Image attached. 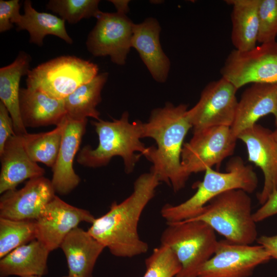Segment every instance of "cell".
Masks as SVG:
<instances>
[{
    "instance_id": "21",
    "label": "cell",
    "mask_w": 277,
    "mask_h": 277,
    "mask_svg": "<svg viewBox=\"0 0 277 277\" xmlns=\"http://www.w3.org/2000/svg\"><path fill=\"white\" fill-rule=\"evenodd\" d=\"M19 107L25 127L59 125L66 115L64 100L52 97L37 89L21 88Z\"/></svg>"
},
{
    "instance_id": "7",
    "label": "cell",
    "mask_w": 277,
    "mask_h": 277,
    "mask_svg": "<svg viewBox=\"0 0 277 277\" xmlns=\"http://www.w3.org/2000/svg\"><path fill=\"white\" fill-rule=\"evenodd\" d=\"M97 65L74 56H61L30 70L27 88L64 99L98 74Z\"/></svg>"
},
{
    "instance_id": "25",
    "label": "cell",
    "mask_w": 277,
    "mask_h": 277,
    "mask_svg": "<svg viewBox=\"0 0 277 277\" xmlns=\"http://www.w3.org/2000/svg\"><path fill=\"white\" fill-rule=\"evenodd\" d=\"M24 14L21 15L15 24L17 31L26 30L29 33V42L41 47L45 37L52 35L62 39L69 44L73 40L67 32L65 21L51 13L36 11L32 2H24Z\"/></svg>"
},
{
    "instance_id": "39",
    "label": "cell",
    "mask_w": 277,
    "mask_h": 277,
    "mask_svg": "<svg viewBox=\"0 0 277 277\" xmlns=\"http://www.w3.org/2000/svg\"><path fill=\"white\" fill-rule=\"evenodd\" d=\"M276 100H277V96H276ZM275 124L276 126L277 127V118L275 120Z\"/></svg>"
},
{
    "instance_id": "22",
    "label": "cell",
    "mask_w": 277,
    "mask_h": 277,
    "mask_svg": "<svg viewBox=\"0 0 277 277\" xmlns=\"http://www.w3.org/2000/svg\"><path fill=\"white\" fill-rule=\"evenodd\" d=\"M31 61L29 54L20 51L12 63L0 69V102L9 112L15 133L21 136L28 132L21 115L19 83L21 77L28 74Z\"/></svg>"
},
{
    "instance_id": "20",
    "label": "cell",
    "mask_w": 277,
    "mask_h": 277,
    "mask_svg": "<svg viewBox=\"0 0 277 277\" xmlns=\"http://www.w3.org/2000/svg\"><path fill=\"white\" fill-rule=\"evenodd\" d=\"M60 248L66 258L69 275L93 277L95 263L105 247L88 231L77 227L68 233Z\"/></svg>"
},
{
    "instance_id": "3",
    "label": "cell",
    "mask_w": 277,
    "mask_h": 277,
    "mask_svg": "<svg viewBox=\"0 0 277 277\" xmlns=\"http://www.w3.org/2000/svg\"><path fill=\"white\" fill-rule=\"evenodd\" d=\"M98 137L96 148L90 146L84 147L77 157L78 164L87 167L96 168L106 165L115 156L123 161L125 171L132 172L141 155L145 157L149 151L141 142L143 122H129L127 112L123 113L118 120L112 121L101 119L92 121Z\"/></svg>"
},
{
    "instance_id": "26",
    "label": "cell",
    "mask_w": 277,
    "mask_h": 277,
    "mask_svg": "<svg viewBox=\"0 0 277 277\" xmlns=\"http://www.w3.org/2000/svg\"><path fill=\"white\" fill-rule=\"evenodd\" d=\"M108 77L107 72L98 74L63 99L66 115L77 121L87 119L88 117L100 120V113L96 107L102 101V90Z\"/></svg>"
},
{
    "instance_id": "12",
    "label": "cell",
    "mask_w": 277,
    "mask_h": 277,
    "mask_svg": "<svg viewBox=\"0 0 277 277\" xmlns=\"http://www.w3.org/2000/svg\"><path fill=\"white\" fill-rule=\"evenodd\" d=\"M271 259L260 245L218 241L213 255L202 267L197 277H249L258 266Z\"/></svg>"
},
{
    "instance_id": "13",
    "label": "cell",
    "mask_w": 277,
    "mask_h": 277,
    "mask_svg": "<svg viewBox=\"0 0 277 277\" xmlns=\"http://www.w3.org/2000/svg\"><path fill=\"white\" fill-rule=\"evenodd\" d=\"M95 219L89 211L71 205L55 195L35 220L36 239L53 251L60 247L68 233L80 223L92 224Z\"/></svg>"
},
{
    "instance_id": "37",
    "label": "cell",
    "mask_w": 277,
    "mask_h": 277,
    "mask_svg": "<svg viewBox=\"0 0 277 277\" xmlns=\"http://www.w3.org/2000/svg\"><path fill=\"white\" fill-rule=\"evenodd\" d=\"M272 134L275 140L277 142V128L274 131H272Z\"/></svg>"
},
{
    "instance_id": "18",
    "label": "cell",
    "mask_w": 277,
    "mask_h": 277,
    "mask_svg": "<svg viewBox=\"0 0 277 277\" xmlns=\"http://www.w3.org/2000/svg\"><path fill=\"white\" fill-rule=\"evenodd\" d=\"M161 30L159 23L152 17L134 24L131 45L139 54L153 79L164 83L167 80L170 62L161 45Z\"/></svg>"
},
{
    "instance_id": "28",
    "label": "cell",
    "mask_w": 277,
    "mask_h": 277,
    "mask_svg": "<svg viewBox=\"0 0 277 277\" xmlns=\"http://www.w3.org/2000/svg\"><path fill=\"white\" fill-rule=\"evenodd\" d=\"M35 220H13L0 217V259L35 239Z\"/></svg>"
},
{
    "instance_id": "35",
    "label": "cell",
    "mask_w": 277,
    "mask_h": 277,
    "mask_svg": "<svg viewBox=\"0 0 277 277\" xmlns=\"http://www.w3.org/2000/svg\"><path fill=\"white\" fill-rule=\"evenodd\" d=\"M256 241L259 245L264 247L271 258L277 260V235H262L258 238Z\"/></svg>"
},
{
    "instance_id": "17",
    "label": "cell",
    "mask_w": 277,
    "mask_h": 277,
    "mask_svg": "<svg viewBox=\"0 0 277 277\" xmlns=\"http://www.w3.org/2000/svg\"><path fill=\"white\" fill-rule=\"evenodd\" d=\"M277 83H254L246 89L238 101L234 121L230 127L239 135L256 124L261 117L272 114L277 118Z\"/></svg>"
},
{
    "instance_id": "5",
    "label": "cell",
    "mask_w": 277,
    "mask_h": 277,
    "mask_svg": "<svg viewBox=\"0 0 277 277\" xmlns=\"http://www.w3.org/2000/svg\"><path fill=\"white\" fill-rule=\"evenodd\" d=\"M249 193L241 189L226 191L211 200L196 217L233 243L251 245L258 238Z\"/></svg>"
},
{
    "instance_id": "10",
    "label": "cell",
    "mask_w": 277,
    "mask_h": 277,
    "mask_svg": "<svg viewBox=\"0 0 277 277\" xmlns=\"http://www.w3.org/2000/svg\"><path fill=\"white\" fill-rule=\"evenodd\" d=\"M238 90L223 77L209 83L197 103L187 111L193 132L213 127H231L238 103Z\"/></svg>"
},
{
    "instance_id": "6",
    "label": "cell",
    "mask_w": 277,
    "mask_h": 277,
    "mask_svg": "<svg viewBox=\"0 0 277 277\" xmlns=\"http://www.w3.org/2000/svg\"><path fill=\"white\" fill-rule=\"evenodd\" d=\"M167 224L161 243L173 251L181 264L176 277H197L202 267L215 251L218 241L215 231L199 220Z\"/></svg>"
},
{
    "instance_id": "8",
    "label": "cell",
    "mask_w": 277,
    "mask_h": 277,
    "mask_svg": "<svg viewBox=\"0 0 277 277\" xmlns=\"http://www.w3.org/2000/svg\"><path fill=\"white\" fill-rule=\"evenodd\" d=\"M221 73L238 89L249 83H277V42L261 44L246 51L233 50Z\"/></svg>"
},
{
    "instance_id": "4",
    "label": "cell",
    "mask_w": 277,
    "mask_h": 277,
    "mask_svg": "<svg viewBox=\"0 0 277 277\" xmlns=\"http://www.w3.org/2000/svg\"><path fill=\"white\" fill-rule=\"evenodd\" d=\"M203 180L196 185V191L187 200L176 205L166 204L161 214L167 224L190 220L197 216L213 198L228 190L241 189L248 193L257 188L258 179L251 166L236 156L228 162L225 172L207 168Z\"/></svg>"
},
{
    "instance_id": "32",
    "label": "cell",
    "mask_w": 277,
    "mask_h": 277,
    "mask_svg": "<svg viewBox=\"0 0 277 277\" xmlns=\"http://www.w3.org/2000/svg\"><path fill=\"white\" fill-rule=\"evenodd\" d=\"M18 0L0 1V32L9 30L13 27L21 14Z\"/></svg>"
},
{
    "instance_id": "1",
    "label": "cell",
    "mask_w": 277,
    "mask_h": 277,
    "mask_svg": "<svg viewBox=\"0 0 277 277\" xmlns=\"http://www.w3.org/2000/svg\"><path fill=\"white\" fill-rule=\"evenodd\" d=\"M160 183L151 171L140 175L132 193L120 203L113 202L106 213L95 218L88 232L114 256L132 258L146 253L148 245L138 235V222Z\"/></svg>"
},
{
    "instance_id": "34",
    "label": "cell",
    "mask_w": 277,
    "mask_h": 277,
    "mask_svg": "<svg viewBox=\"0 0 277 277\" xmlns=\"http://www.w3.org/2000/svg\"><path fill=\"white\" fill-rule=\"evenodd\" d=\"M277 214V191L271 194L266 202L253 214L254 221H262Z\"/></svg>"
},
{
    "instance_id": "19",
    "label": "cell",
    "mask_w": 277,
    "mask_h": 277,
    "mask_svg": "<svg viewBox=\"0 0 277 277\" xmlns=\"http://www.w3.org/2000/svg\"><path fill=\"white\" fill-rule=\"evenodd\" d=\"M0 156L1 194L16 189L25 180L43 176L45 173V169L28 155L22 136L14 134L11 136L0 153Z\"/></svg>"
},
{
    "instance_id": "31",
    "label": "cell",
    "mask_w": 277,
    "mask_h": 277,
    "mask_svg": "<svg viewBox=\"0 0 277 277\" xmlns=\"http://www.w3.org/2000/svg\"><path fill=\"white\" fill-rule=\"evenodd\" d=\"M258 14V42H275L277 36V0H260Z\"/></svg>"
},
{
    "instance_id": "15",
    "label": "cell",
    "mask_w": 277,
    "mask_h": 277,
    "mask_svg": "<svg viewBox=\"0 0 277 277\" xmlns=\"http://www.w3.org/2000/svg\"><path fill=\"white\" fill-rule=\"evenodd\" d=\"M55 193L51 181L44 176L29 180L21 189L2 194L0 217L13 220H36Z\"/></svg>"
},
{
    "instance_id": "30",
    "label": "cell",
    "mask_w": 277,
    "mask_h": 277,
    "mask_svg": "<svg viewBox=\"0 0 277 277\" xmlns=\"http://www.w3.org/2000/svg\"><path fill=\"white\" fill-rule=\"evenodd\" d=\"M145 263L146 271L143 277H176L181 269L173 251L161 244L153 250Z\"/></svg>"
},
{
    "instance_id": "36",
    "label": "cell",
    "mask_w": 277,
    "mask_h": 277,
    "mask_svg": "<svg viewBox=\"0 0 277 277\" xmlns=\"http://www.w3.org/2000/svg\"><path fill=\"white\" fill-rule=\"evenodd\" d=\"M109 2H111L114 5L117 10L116 12L125 14L128 12L129 1L111 0L109 1Z\"/></svg>"
},
{
    "instance_id": "27",
    "label": "cell",
    "mask_w": 277,
    "mask_h": 277,
    "mask_svg": "<svg viewBox=\"0 0 277 277\" xmlns=\"http://www.w3.org/2000/svg\"><path fill=\"white\" fill-rule=\"evenodd\" d=\"M65 117L51 131L22 135L24 148L33 161L53 168L61 147Z\"/></svg>"
},
{
    "instance_id": "9",
    "label": "cell",
    "mask_w": 277,
    "mask_h": 277,
    "mask_svg": "<svg viewBox=\"0 0 277 277\" xmlns=\"http://www.w3.org/2000/svg\"><path fill=\"white\" fill-rule=\"evenodd\" d=\"M237 138L230 127H210L193 132L191 140L184 144L181 164L186 174L205 171L214 165L218 167L234 151Z\"/></svg>"
},
{
    "instance_id": "24",
    "label": "cell",
    "mask_w": 277,
    "mask_h": 277,
    "mask_svg": "<svg viewBox=\"0 0 277 277\" xmlns=\"http://www.w3.org/2000/svg\"><path fill=\"white\" fill-rule=\"evenodd\" d=\"M232 6L231 39L235 50H250L256 47L259 31L260 0H227Z\"/></svg>"
},
{
    "instance_id": "23",
    "label": "cell",
    "mask_w": 277,
    "mask_h": 277,
    "mask_svg": "<svg viewBox=\"0 0 277 277\" xmlns=\"http://www.w3.org/2000/svg\"><path fill=\"white\" fill-rule=\"evenodd\" d=\"M50 252L37 239L15 248L1 259L0 277L42 276L47 274Z\"/></svg>"
},
{
    "instance_id": "16",
    "label": "cell",
    "mask_w": 277,
    "mask_h": 277,
    "mask_svg": "<svg viewBox=\"0 0 277 277\" xmlns=\"http://www.w3.org/2000/svg\"><path fill=\"white\" fill-rule=\"evenodd\" d=\"M87 119L77 121L66 115L62 139L51 180L55 193L66 195L80 184L73 169V161L85 130Z\"/></svg>"
},
{
    "instance_id": "38",
    "label": "cell",
    "mask_w": 277,
    "mask_h": 277,
    "mask_svg": "<svg viewBox=\"0 0 277 277\" xmlns=\"http://www.w3.org/2000/svg\"><path fill=\"white\" fill-rule=\"evenodd\" d=\"M63 277H77V276H73V275H68L67 276H63Z\"/></svg>"
},
{
    "instance_id": "29",
    "label": "cell",
    "mask_w": 277,
    "mask_h": 277,
    "mask_svg": "<svg viewBox=\"0 0 277 277\" xmlns=\"http://www.w3.org/2000/svg\"><path fill=\"white\" fill-rule=\"evenodd\" d=\"M99 0H50L47 9L58 14L69 24H76L83 18H96L101 11Z\"/></svg>"
},
{
    "instance_id": "2",
    "label": "cell",
    "mask_w": 277,
    "mask_h": 277,
    "mask_svg": "<svg viewBox=\"0 0 277 277\" xmlns=\"http://www.w3.org/2000/svg\"><path fill=\"white\" fill-rule=\"evenodd\" d=\"M187 110L186 104L167 103L164 107L153 109L142 126L143 138H152L157 145L149 147L145 156L152 163L150 171L161 182L171 185L175 192L184 188L189 179L181 164L184 140L192 128Z\"/></svg>"
},
{
    "instance_id": "11",
    "label": "cell",
    "mask_w": 277,
    "mask_h": 277,
    "mask_svg": "<svg viewBox=\"0 0 277 277\" xmlns=\"http://www.w3.org/2000/svg\"><path fill=\"white\" fill-rule=\"evenodd\" d=\"M86 41L88 51L94 56H109L118 65L126 63L132 48L134 23L126 14L101 11Z\"/></svg>"
},
{
    "instance_id": "40",
    "label": "cell",
    "mask_w": 277,
    "mask_h": 277,
    "mask_svg": "<svg viewBox=\"0 0 277 277\" xmlns=\"http://www.w3.org/2000/svg\"><path fill=\"white\" fill-rule=\"evenodd\" d=\"M28 277H42V276H28Z\"/></svg>"
},
{
    "instance_id": "33",
    "label": "cell",
    "mask_w": 277,
    "mask_h": 277,
    "mask_svg": "<svg viewBox=\"0 0 277 277\" xmlns=\"http://www.w3.org/2000/svg\"><path fill=\"white\" fill-rule=\"evenodd\" d=\"M14 134L12 119L6 107L0 102V153L7 141Z\"/></svg>"
},
{
    "instance_id": "14",
    "label": "cell",
    "mask_w": 277,
    "mask_h": 277,
    "mask_svg": "<svg viewBox=\"0 0 277 277\" xmlns=\"http://www.w3.org/2000/svg\"><path fill=\"white\" fill-rule=\"evenodd\" d=\"M238 139L246 146L248 160L263 173L264 185L257 194L258 200L262 205L277 191V142L272 131L258 124L241 132Z\"/></svg>"
}]
</instances>
